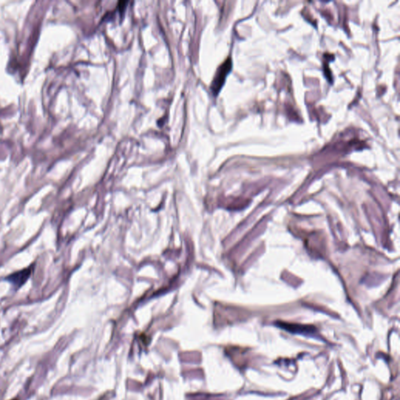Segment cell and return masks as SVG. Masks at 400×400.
<instances>
[{"label":"cell","mask_w":400,"mask_h":400,"mask_svg":"<svg viewBox=\"0 0 400 400\" xmlns=\"http://www.w3.org/2000/svg\"><path fill=\"white\" fill-rule=\"evenodd\" d=\"M231 68H232V61H231V58L228 57L217 70L215 76L210 86V90L214 96H218L220 91L222 90L226 77L231 72Z\"/></svg>","instance_id":"obj_1"},{"label":"cell","mask_w":400,"mask_h":400,"mask_svg":"<svg viewBox=\"0 0 400 400\" xmlns=\"http://www.w3.org/2000/svg\"><path fill=\"white\" fill-rule=\"evenodd\" d=\"M34 268H35V266L32 264V265L29 266L28 268H24L18 272L10 274L5 279L8 282H10L17 290L22 288L25 283L27 282L29 277H31V274L34 272Z\"/></svg>","instance_id":"obj_2"},{"label":"cell","mask_w":400,"mask_h":400,"mask_svg":"<svg viewBox=\"0 0 400 400\" xmlns=\"http://www.w3.org/2000/svg\"><path fill=\"white\" fill-rule=\"evenodd\" d=\"M275 325L283 330L299 335H314L317 332V329L312 325H299L284 322H277Z\"/></svg>","instance_id":"obj_3"},{"label":"cell","mask_w":400,"mask_h":400,"mask_svg":"<svg viewBox=\"0 0 400 400\" xmlns=\"http://www.w3.org/2000/svg\"></svg>","instance_id":"obj_4"}]
</instances>
